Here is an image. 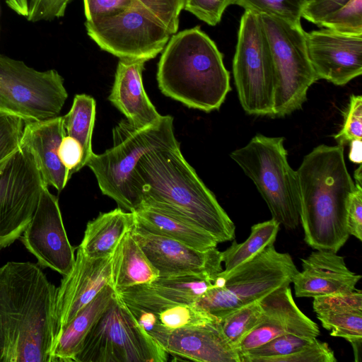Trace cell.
Returning a JSON list of instances; mask_svg holds the SVG:
<instances>
[{"instance_id": "cell-1", "label": "cell", "mask_w": 362, "mask_h": 362, "mask_svg": "<svg viewBox=\"0 0 362 362\" xmlns=\"http://www.w3.org/2000/svg\"><path fill=\"white\" fill-rule=\"evenodd\" d=\"M57 293L37 264L0 267V362H51Z\"/></svg>"}, {"instance_id": "cell-2", "label": "cell", "mask_w": 362, "mask_h": 362, "mask_svg": "<svg viewBox=\"0 0 362 362\" xmlns=\"http://www.w3.org/2000/svg\"><path fill=\"white\" fill-rule=\"evenodd\" d=\"M135 171L141 204L162 208L187 219L218 243L234 240V223L185 160L180 144L147 153Z\"/></svg>"}, {"instance_id": "cell-3", "label": "cell", "mask_w": 362, "mask_h": 362, "mask_svg": "<svg viewBox=\"0 0 362 362\" xmlns=\"http://www.w3.org/2000/svg\"><path fill=\"white\" fill-rule=\"evenodd\" d=\"M296 172L305 242L313 249L337 253L349 237L346 208L356 187L344 146H316L304 156Z\"/></svg>"}, {"instance_id": "cell-4", "label": "cell", "mask_w": 362, "mask_h": 362, "mask_svg": "<svg viewBox=\"0 0 362 362\" xmlns=\"http://www.w3.org/2000/svg\"><path fill=\"white\" fill-rule=\"evenodd\" d=\"M156 79L163 95L205 112L219 110L230 90L223 54L199 26L171 35L158 63Z\"/></svg>"}, {"instance_id": "cell-5", "label": "cell", "mask_w": 362, "mask_h": 362, "mask_svg": "<svg viewBox=\"0 0 362 362\" xmlns=\"http://www.w3.org/2000/svg\"><path fill=\"white\" fill-rule=\"evenodd\" d=\"M113 145L100 154L93 153L86 166L93 173L104 195L112 198L119 208L134 211L142 204L135 168L147 153L180 144L174 134L173 117L161 119L144 128H135L122 119L112 129Z\"/></svg>"}, {"instance_id": "cell-6", "label": "cell", "mask_w": 362, "mask_h": 362, "mask_svg": "<svg viewBox=\"0 0 362 362\" xmlns=\"http://www.w3.org/2000/svg\"><path fill=\"white\" fill-rule=\"evenodd\" d=\"M284 137L257 134L230 157L253 182L272 218L288 230L300 223L299 185L290 165Z\"/></svg>"}, {"instance_id": "cell-7", "label": "cell", "mask_w": 362, "mask_h": 362, "mask_svg": "<svg viewBox=\"0 0 362 362\" xmlns=\"http://www.w3.org/2000/svg\"><path fill=\"white\" fill-rule=\"evenodd\" d=\"M272 57L275 90L273 117H282L301 108L309 88L318 78L308 57L301 24L259 14Z\"/></svg>"}, {"instance_id": "cell-8", "label": "cell", "mask_w": 362, "mask_h": 362, "mask_svg": "<svg viewBox=\"0 0 362 362\" xmlns=\"http://www.w3.org/2000/svg\"><path fill=\"white\" fill-rule=\"evenodd\" d=\"M168 355L117 295L86 337L74 362H166Z\"/></svg>"}, {"instance_id": "cell-9", "label": "cell", "mask_w": 362, "mask_h": 362, "mask_svg": "<svg viewBox=\"0 0 362 362\" xmlns=\"http://www.w3.org/2000/svg\"><path fill=\"white\" fill-rule=\"evenodd\" d=\"M240 103L248 115L273 117L274 69L259 14L245 11L233 61Z\"/></svg>"}, {"instance_id": "cell-10", "label": "cell", "mask_w": 362, "mask_h": 362, "mask_svg": "<svg viewBox=\"0 0 362 362\" xmlns=\"http://www.w3.org/2000/svg\"><path fill=\"white\" fill-rule=\"evenodd\" d=\"M67 98L57 71H38L0 54V112L26 122L47 119L59 116Z\"/></svg>"}, {"instance_id": "cell-11", "label": "cell", "mask_w": 362, "mask_h": 362, "mask_svg": "<svg viewBox=\"0 0 362 362\" xmlns=\"http://www.w3.org/2000/svg\"><path fill=\"white\" fill-rule=\"evenodd\" d=\"M45 182L23 145L0 161V250L19 239L33 218Z\"/></svg>"}, {"instance_id": "cell-12", "label": "cell", "mask_w": 362, "mask_h": 362, "mask_svg": "<svg viewBox=\"0 0 362 362\" xmlns=\"http://www.w3.org/2000/svg\"><path fill=\"white\" fill-rule=\"evenodd\" d=\"M298 272L291 256L271 245L232 271L219 273L213 284L224 288L245 305L288 286Z\"/></svg>"}, {"instance_id": "cell-13", "label": "cell", "mask_w": 362, "mask_h": 362, "mask_svg": "<svg viewBox=\"0 0 362 362\" xmlns=\"http://www.w3.org/2000/svg\"><path fill=\"white\" fill-rule=\"evenodd\" d=\"M40 267L66 275L75 262V247L70 244L62 221L58 199L44 185L32 220L20 237Z\"/></svg>"}, {"instance_id": "cell-14", "label": "cell", "mask_w": 362, "mask_h": 362, "mask_svg": "<svg viewBox=\"0 0 362 362\" xmlns=\"http://www.w3.org/2000/svg\"><path fill=\"white\" fill-rule=\"evenodd\" d=\"M131 233L160 277L198 276L211 279L221 273V252L216 247L199 250L182 243L135 226Z\"/></svg>"}, {"instance_id": "cell-15", "label": "cell", "mask_w": 362, "mask_h": 362, "mask_svg": "<svg viewBox=\"0 0 362 362\" xmlns=\"http://www.w3.org/2000/svg\"><path fill=\"white\" fill-rule=\"evenodd\" d=\"M308 57L319 79L344 86L362 74V35L329 29L305 33Z\"/></svg>"}, {"instance_id": "cell-16", "label": "cell", "mask_w": 362, "mask_h": 362, "mask_svg": "<svg viewBox=\"0 0 362 362\" xmlns=\"http://www.w3.org/2000/svg\"><path fill=\"white\" fill-rule=\"evenodd\" d=\"M111 264L112 255L93 259L77 247L74 266L57 287L55 338L105 286L111 284Z\"/></svg>"}, {"instance_id": "cell-17", "label": "cell", "mask_w": 362, "mask_h": 362, "mask_svg": "<svg viewBox=\"0 0 362 362\" xmlns=\"http://www.w3.org/2000/svg\"><path fill=\"white\" fill-rule=\"evenodd\" d=\"M259 301L263 318L238 345L239 355L287 334L311 339L319 336L318 325L298 308L289 286L273 291Z\"/></svg>"}, {"instance_id": "cell-18", "label": "cell", "mask_w": 362, "mask_h": 362, "mask_svg": "<svg viewBox=\"0 0 362 362\" xmlns=\"http://www.w3.org/2000/svg\"><path fill=\"white\" fill-rule=\"evenodd\" d=\"M169 354L201 362H240L238 351L223 335L219 320L156 334Z\"/></svg>"}, {"instance_id": "cell-19", "label": "cell", "mask_w": 362, "mask_h": 362, "mask_svg": "<svg viewBox=\"0 0 362 362\" xmlns=\"http://www.w3.org/2000/svg\"><path fill=\"white\" fill-rule=\"evenodd\" d=\"M301 260L303 270L292 280L298 298L351 292L361 279L349 269L343 257L332 251L316 250Z\"/></svg>"}, {"instance_id": "cell-20", "label": "cell", "mask_w": 362, "mask_h": 362, "mask_svg": "<svg viewBox=\"0 0 362 362\" xmlns=\"http://www.w3.org/2000/svg\"><path fill=\"white\" fill-rule=\"evenodd\" d=\"M212 286V279L198 276H159L149 284L116 293L126 305L155 312L173 304H194Z\"/></svg>"}, {"instance_id": "cell-21", "label": "cell", "mask_w": 362, "mask_h": 362, "mask_svg": "<svg viewBox=\"0 0 362 362\" xmlns=\"http://www.w3.org/2000/svg\"><path fill=\"white\" fill-rule=\"evenodd\" d=\"M146 62L119 59L109 101L135 128H144L158 122L159 114L148 98L142 81Z\"/></svg>"}, {"instance_id": "cell-22", "label": "cell", "mask_w": 362, "mask_h": 362, "mask_svg": "<svg viewBox=\"0 0 362 362\" xmlns=\"http://www.w3.org/2000/svg\"><path fill=\"white\" fill-rule=\"evenodd\" d=\"M66 135L63 116L26 122L21 145L34 156L45 184L62 192L71 178L58 154L60 143Z\"/></svg>"}, {"instance_id": "cell-23", "label": "cell", "mask_w": 362, "mask_h": 362, "mask_svg": "<svg viewBox=\"0 0 362 362\" xmlns=\"http://www.w3.org/2000/svg\"><path fill=\"white\" fill-rule=\"evenodd\" d=\"M116 297L112 285L105 286L58 334L51 351V362L74 361L86 337Z\"/></svg>"}, {"instance_id": "cell-24", "label": "cell", "mask_w": 362, "mask_h": 362, "mask_svg": "<svg viewBox=\"0 0 362 362\" xmlns=\"http://www.w3.org/2000/svg\"><path fill=\"white\" fill-rule=\"evenodd\" d=\"M136 225L145 230L199 250L216 247L218 242L197 225L166 209L141 204L133 211Z\"/></svg>"}, {"instance_id": "cell-25", "label": "cell", "mask_w": 362, "mask_h": 362, "mask_svg": "<svg viewBox=\"0 0 362 362\" xmlns=\"http://www.w3.org/2000/svg\"><path fill=\"white\" fill-rule=\"evenodd\" d=\"M136 223L133 211L121 208L100 213L86 225L83 240L78 247L83 254L93 259L110 256L117 245Z\"/></svg>"}, {"instance_id": "cell-26", "label": "cell", "mask_w": 362, "mask_h": 362, "mask_svg": "<svg viewBox=\"0 0 362 362\" xmlns=\"http://www.w3.org/2000/svg\"><path fill=\"white\" fill-rule=\"evenodd\" d=\"M159 277L144 251L128 231L112 255L111 284L115 291L149 284Z\"/></svg>"}, {"instance_id": "cell-27", "label": "cell", "mask_w": 362, "mask_h": 362, "mask_svg": "<svg viewBox=\"0 0 362 362\" xmlns=\"http://www.w3.org/2000/svg\"><path fill=\"white\" fill-rule=\"evenodd\" d=\"M280 224L272 218L258 223L251 227L249 237L243 243L235 240L226 250L221 252L222 262L225 269L221 273H228L242 264L249 261L266 247L274 245Z\"/></svg>"}, {"instance_id": "cell-28", "label": "cell", "mask_w": 362, "mask_h": 362, "mask_svg": "<svg viewBox=\"0 0 362 362\" xmlns=\"http://www.w3.org/2000/svg\"><path fill=\"white\" fill-rule=\"evenodd\" d=\"M95 100L86 94H77L69 112L63 116L66 134L76 139L83 148L81 169L93 153L92 134L95 119Z\"/></svg>"}, {"instance_id": "cell-29", "label": "cell", "mask_w": 362, "mask_h": 362, "mask_svg": "<svg viewBox=\"0 0 362 362\" xmlns=\"http://www.w3.org/2000/svg\"><path fill=\"white\" fill-rule=\"evenodd\" d=\"M322 327L330 335L348 341L354 351L356 362H360L362 344V312L347 311L317 314Z\"/></svg>"}, {"instance_id": "cell-30", "label": "cell", "mask_w": 362, "mask_h": 362, "mask_svg": "<svg viewBox=\"0 0 362 362\" xmlns=\"http://www.w3.org/2000/svg\"><path fill=\"white\" fill-rule=\"evenodd\" d=\"M263 316L259 300L246 304L219 320L221 332L238 351L241 341L262 321Z\"/></svg>"}, {"instance_id": "cell-31", "label": "cell", "mask_w": 362, "mask_h": 362, "mask_svg": "<svg viewBox=\"0 0 362 362\" xmlns=\"http://www.w3.org/2000/svg\"><path fill=\"white\" fill-rule=\"evenodd\" d=\"M156 316L159 329L151 337L175 329L203 325L218 320L209 313L197 308L193 304L177 303L168 305L153 312Z\"/></svg>"}, {"instance_id": "cell-32", "label": "cell", "mask_w": 362, "mask_h": 362, "mask_svg": "<svg viewBox=\"0 0 362 362\" xmlns=\"http://www.w3.org/2000/svg\"><path fill=\"white\" fill-rule=\"evenodd\" d=\"M315 339L292 334L281 335L240 354V362H274L279 358L303 349Z\"/></svg>"}, {"instance_id": "cell-33", "label": "cell", "mask_w": 362, "mask_h": 362, "mask_svg": "<svg viewBox=\"0 0 362 362\" xmlns=\"http://www.w3.org/2000/svg\"><path fill=\"white\" fill-rule=\"evenodd\" d=\"M307 0H234V4L257 14L274 16L300 24L302 11Z\"/></svg>"}, {"instance_id": "cell-34", "label": "cell", "mask_w": 362, "mask_h": 362, "mask_svg": "<svg viewBox=\"0 0 362 362\" xmlns=\"http://www.w3.org/2000/svg\"><path fill=\"white\" fill-rule=\"evenodd\" d=\"M318 26L352 35H362V0H350L329 13Z\"/></svg>"}, {"instance_id": "cell-35", "label": "cell", "mask_w": 362, "mask_h": 362, "mask_svg": "<svg viewBox=\"0 0 362 362\" xmlns=\"http://www.w3.org/2000/svg\"><path fill=\"white\" fill-rule=\"evenodd\" d=\"M313 308L317 314L347 311L362 312V291L355 289L349 293H338L313 298Z\"/></svg>"}, {"instance_id": "cell-36", "label": "cell", "mask_w": 362, "mask_h": 362, "mask_svg": "<svg viewBox=\"0 0 362 362\" xmlns=\"http://www.w3.org/2000/svg\"><path fill=\"white\" fill-rule=\"evenodd\" d=\"M337 145L345 146L354 140H362V97L351 95L346 109L343 124L334 135Z\"/></svg>"}, {"instance_id": "cell-37", "label": "cell", "mask_w": 362, "mask_h": 362, "mask_svg": "<svg viewBox=\"0 0 362 362\" xmlns=\"http://www.w3.org/2000/svg\"><path fill=\"white\" fill-rule=\"evenodd\" d=\"M25 123L18 117L0 112V161L21 146Z\"/></svg>"}, {"instance_id": "cell-38", "label": "cell", "mask_w": 362, "mask_h": 362, "mask_svg": "<svg viewBox=\"0 0 362 362\" xmlns=\"http://www.w3.org/2000/svg\"><path fill=\"white\" fill-rule=\"evenodd\" d=\"M230 4H234V0H185L183 9L214 26L221 21L223 13Z\"/></svg>"}, {"instance_id": "cell-39", "label": "cell", "mask_w": 362, "mask_h": 362, "mask_svg": "<svg viewBox=\"0 0 362 362\" xmlns=\"http://www.w3.org/2000/svg\"><path fill=\"white\" fill-rule=\"evenodd\" d=\"M334 353L326 342L315 339L310 344L274 362H337Z\"/></svg>"}, {"instance_id": "cell-40", "label": "cell", "mask_w": 362, "mask_h": 362, "mask_svg": "<svg viewBox=\"0 0 362 362\" xmlns=\"http://www.w3.org/2000/svg\"><path fill=\"white\" fill-rule=\"evenodd\" d=\"M86 21L116 14L130 8L133 0H83Z\"/></svg>"}, {"instance_id": "cell-41", "label": "cell", "mask_w": 362, "mask_h": 362, "mask_svg": "<svg viewBox=\"0 0 362 362\" xmlns=\"http://www.w3.org/2000/svg\"><path fill=\"white\" fill-rule=\"evenodd\" d=\"M346 208V225L349 235L362 240V185H356Z\"/></svg>"}, {"instance_id": "cell-42", "label": "cell", "mask_w": 362, "mask_h": 362, "mask_svg": "<svg viewBox=\"0 0 362 362\" xmlns=\"http://www.w3.org/2000/svg\"><path fill=\"white\" fill-rule=\"evenodd\" d=\"M72 0H37L29 10L28 21L37 22L51 21L64 16L68 4Z\"/></svg>"}, {"instance_id": "cell-43", "label": "cell", "mask_w": 362, "mask_h": 362, "mask_svg": "<svg viewBox=\"0 0 362 362\" xmlns=\"http://www.w3.org/2000/svg\"><path fill=\"white\" fill-rule=\"evenodd\" d=\"M58 154L71 177L74 173L81 170L83 148L76 139L68 135L64 136L59 146Z\"/></svg>"}, {"instance_id": "cell-44", "label": "cell", "mask_w": 362, "mask_h": 362, "mask_svg": "<svg viewBox=\"0 0 362 362\" xmlns=\"http://www.w3.org/2000/svg\"><path fill=\"white\" fill-rule=\"evenodd\" d=\"M350 0H307L302 11V18L319 25L329 13L339 9Z\"/></svg>"}, {"instance_id": "cell-45", "label": "cell", "mask_w": 362, "mask_h": 362, "mask_svg": "<svg viewBox=\"0 0 362 362\" xmlns=\"http://www.w3.org/2000/svg\"><path fill=\"white\" fill-rule=\"evenodd\" d=\"M349 160L358 164H361L362 161V140H354L349 144Z\"/></svg>"}, {"instance_id": "cell-46", "label": "cell", "mask_w": 362, "mask_h": 362, "mask_svg": "<svg viewBox=\"0 0 362 362\" xmlns=\"http://www.w3.org/2000/svg\"><path fill=\"white\" fill-rule=\"evenodd\" d=\"M8 7L18 15L27 18L29 13L28 0H6Z\"/></svg>"}, {"instance_id": "cell-47", "label": "cell", "mask_w": 362, "mask_h": 362, "mask_svg": "<svg viewBox=\"0 0 362 362\" xmlns=\"http://www.w3.org/2000/svg\"><path fill=\"white\" fill-rule=\"evenodd\" d=\"M361 164H359L358 168L354 171V178L356 181V185H362V171H361Z\"/></svg>"}, {"instance_id": "cell-48", "label": "cell", "mask_w": 362, "mask_h": 362, "mask_svg": "<svg viewBox=\"0 0 362 362\" xmlns=\"http://www.w3.org/2000/svg\"><path fill=\"white\" fill-rule=\"evenodd\" d=\"M37 0H28L29 2V10L33 6Z\"/></svg>"}]
</instances>
